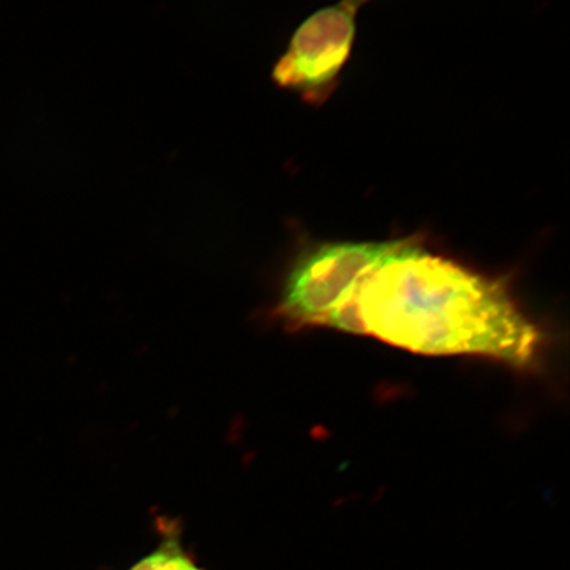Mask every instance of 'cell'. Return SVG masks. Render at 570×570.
<instances>
[{"label":"cell","mask_w":570,"mask_h":570,"mask_svg":"<svg viewBox=\"0 0 570 570\" xmlns=\"http://www.w3.org/2000/svg\"><path fill=\"white\" fill-rule=\"evenodd\" d=\"M127 570H204L183 547L177 530H167L159 546L153 552Z\"/></svg>","instance_id":"cell-4"},{"label":"cell","mask_w":570,"mask_h":570,"mask_svg":"<svg viewBox=\"0 0 570 570\" xmlns=\"http://www.w3.org/2000/svg\"><path fill=\"white\" fill-rule=\"evenodd\" d=\"M363 332L425 355L489 356L529 367L540 334L501 282L404 245L368 275L358 302Z\"/></svg>","instance_id":"cell-1"},{"label":"cell","mask_w":570,"mask_h":570,"mask_svg":"<svg viewBox=\"0 0 570 570\" xmlns=\"http://www.w3.org/2000/svg\"><path fill=\"white\" fill-rule=\"evenodd\" d=\"M368 2H372V0H342V3H345L346 6L351 7V9H353L354 11L358 10L360 7Z\"/></svg>","instance_id":"cell-5"},{"label":"cell","mask_w":570,"mask_h":570,"mask_svg":"<svg viewBox=\"0 0 570 570\" xmlns=\"http://www.w3.org/2000/svg\"><path fill=\"white\" fill-rule=\"evenodd\" d=\"M355 12L345 3L325 7L303 21L273 71L277 87L320 107L340 87L353 55Z\"/></svg>","instance_id":"cell-3"},{"label":"cell","mask_w":570,"mask_h":570,"mask_svg":"<svg viewBox=\"0 0 570 570\" xmlns=\"http://www.w3.org/2000/svg\"><path fill=\"white\" fill-rule=\"evenodd\" d=\"M405 239L323 242L304 248L285 277L275 316L295 330L326 326L365 334L358 311L363 284Z\"/></svg>","instance_id":"cell-2"}]
</instances>
